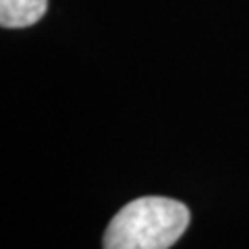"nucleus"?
Listing matches in <instances>:
<instances>
[{
  "label": "nucleus",
  "instance_id": "nucleus-2",
  "mask_svg": "<svg viewBox=\"0 0 249 249\" xmlns=\"http://www.w3.org/2000/svg\"><path fill=\"white\" fill-rule=\"evenodd\" d=\"M48 0H0V25L4 29H21L40 21Z\"/></svg>",
  "mask_w": 249,
  "mask_h": 249
},
{
  "label": "nucleus",
  "instance_id": "nucleus-1",
  "mask_svg": "<svg viewBox=\"0 0 249 249\" xmlns=\"http://www.w3.org/2000/svg\"><path fill=\"white\" fill-rule=\"evenodd\" d=\"M183 201L147 196L121 208L108 222L104 249H170L189 227Z\"/></svg>",
  "mask_w": 249,
  "mask_h": 249
}]
</instances>
